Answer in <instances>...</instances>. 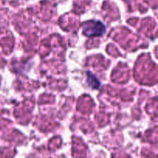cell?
<instances>
[{
	"mask_svg": "<svg viewBox=\"0 0 158 158\" xmlns=\"http://www.w3.org/2000/svg\"><path fill=\"white\" fill-rule=\"evenodd\" d=\"M83 33L87 36H100L106 31L104 25L100 21H90L85 23Z\"/></svg>",
	"mask_w": 158,
	"mask_h": 158,
	"instance_id": "obj_1",
	"label": "cell"
},
{
	"mask_svg": "<svg viewBox=\"0 0 158 158\" xmlns=\"http://www.w3.org/2000/svg\"><path fill=\"white\" fill-rule=\"evenodd\" d=\"M87 82L89 86H92L94 89H98L100 85V82L97 80V79L89 72L87 73Z\"/></svg>",
	"mask_w": 158,
	"mask_h": 158,
	"instance_id": "obj_2",
	"label": "cell"
}]
</instances>
